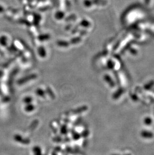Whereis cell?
<instances>
[{"instance_id": "8992f818", "label": "cell", "mask_w": 154, "mask_h": 155, "mask_svg": "<svg viewBox=\"0 0 154 155\" xmlns=\"http://www.w3.org/2000/svg\"><path fill=\"white\" fill-rule=\"evenodd\" d=\"M81 41V38L79 37L75 38H74L72 40V44H76L78 43V42L80 41Z\"/></svg>"}, {"instance_id": "277c9868", "label": "cell", "mask_w": 154, "mask_h": 155, "mask_svg": "<svg viewBox=\"0 0 154 155\" xmlns=\"http://www.w3.org/2000/svg\"><path fill=\"white\" fill-rule=\"evenodd\" d=\"M50 36L49 35H42L39 36V39L41 41H44V40H48V39H49Z\"/></svg>"}, {"instance_id": "5b68a950", "label": "cell", "mask_w": 154, "mask_h": 155, "mask_svg": "<svg viewBox=\"0 0 154 155\" xmlns=\"http://www.w3.org/2000/svg\"><path fill=\"white\" fill-rule=\"evenodd\" d=\"M81 25H82V26H84V27H89V25H90V23L88 21L85 20H83V21L81 22Z\"/></svg>"}, {"instance_id": "7a4b0ae2", "label": "cell", "mask_w": 154, "mask_h": 155, "mask_svg": "<svg viewBox=\"0 0 154 155\" xmlns=\"http://www.w3.org/2000/svg\"><path fill=\"white\" fill-rule=\"evenodd\" d=\"M64 16V14L62 12H58L56 13L55 17L58 20H61L62 19Z\"/></svg>"}, {"instance_id": "52a82bcc", "label": "cell", "mask_w": 154, "mask_h": 155, "mask_svg": "<svg viewBox=\"0 0 154 155\" xmlns=\"http://www.w3.org/2000/svg\"><path fill=\"white\" fill-rule=\"evenodd\" d=\"M91 2L89 0H85L84 2V4L85 6L87 7H89L91 6Z\"/></svg>"}, {"instance_id": "3957f363", "label": "cell", "mask_w": 154, "mask_h": 155, "mask_svg": "<svg viewBox=\"0 0 154 155\" xmlns=\"http://www.w3.org/2000/svg\"><path fill=\"white\" fill-rule=\"evenodd\" d=\"M58 44L62 47H67L69 45L68 42L64 41H60L58 42Z\"/></svg>"}, {"instance_id": "6da1fadb", "label": "cell", "mask_w": 154, "mask_h": 155, "mask_svg": "<svg viewBox=\"0 0 154 155\" xmlns=\"http://www.w3.org/2000/svg\"><path fill=\"white\" fill-rule=\"evenodd\" d=\"M38 53L39 54L40 56H41L42 57H45L46 53L45 49H44V48L43 47H40L38 49Z\"/></svg>"}, {"instance_id": "ba28073f", "label": "cell", "mask_w": 154, "mask_h": 155, "mask_svg": "<svg viewBox=\"0 0 154 155\" xmlns=\"http://www.w3.org/2000/svg\"><path fill=\"white\" fill-rule=\"evenodd\" d=\"M34 109V106H32V105H29L27 106V108H26V110L27 111H31V110H32Z\"/></svg>"}]
</instances>
